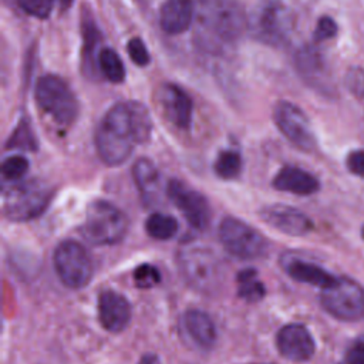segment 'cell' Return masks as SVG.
I'll return each mask as SVG.
<instances>
[{"label":"cell","mask_w":364,"mask_h":364,"mask_svg":"<svg viewBox=\"0 0 364 364\" xmlns=\"http://www.w3.org/2000/svg\"><path fill=\"white\" fill-rule=\"evenodd\" d=\"M347 168L351 173L364 178V151H354L347 156Z\"/></svg>","instance_id":"cell-33"},{"label":"cell","mask_w":364,"mask_h":364,"mask_svg":"<svg viewBox=\"0 0 364 364\" xmlns=\"http://www.w3.org/2000/svg\"><path fill=\"white\" fill-rule=\"evenodd\" d=\"M152 119L148 108L138 101L115 104L101 121L95 132L100 158L111 166L128 159L135 144L149 139Z\"/></svg>","instance_id":"cell-1"},{"label":"cell","mask_w":364,"mask_h":364,"mask_svg":"<svg viewBox=\"0 0 364 364\" xmlns=\"http://www.w3.org/2000/svg\"><path fill=\"white\" fill-rule=\"evenodd\" d=\"M98 317L107 331L119 333L129 324L131 304L122 294L105 290L98 296Z\"/></svg>","instance_id":"cell-16"},{"label":"cell","mask_w":364,"mask_h":364,"mask_svg":"<svg viewBox=\"0 0 364 364\" xmlns=\"http://www.w3.org/2000/svg\"><path fill=\"white\" fill-rule=\"evenodd\" d=\"M347 85L355 95L364 97V71L360 68L350 71Z\"/></svg>","instance_id":"cell-34"},{"label":"cell","mask_w":364,"mask_h":364,"mask_svg":"<svg viewBox=\"0 0 364 364\" xmlns=\"http://www.w3.org/2000/svg\"><path fill=\"white\" fill-rule=\"evenodd\" d=\"M279 353L290 361H307L313 357L316 344L310 331L303 324H287L276 336Z\"/></svg>","instance_id":"cell-14"},{"label":"cell","mask_w":364,"mask_h":364,"mask_svg":"<svg viewBox=\"0 0 364 364\" xmlns=\"http://www.w3.org/2000/svg\"><path fill=\"white\" fill-rule=\"evenodd\" d=\"M219 239L223 247L239 259L262 257L267 252L266 237L236 218H225L219 225Z\"/></svg>","instance_id":"cell-9"},{"label":"cell","mask_w":364,"mask_h":364,"mask_svg":"<svg viewBox=\"0 0 364 364\" xmlns=\"http://www.w3.org/2000/svg\"><path fill=\"white\" fill-rule=\"evenodd\" d=\"M282 266L293 280L307 283L311 286H318L321 289H326L327 286L333 284L337 280L336 276L330 274L321 266L296 256H284L282 259Z\"/></svg>","instance_id":"cell-17"},{"label":"cell","mask_w":364,"mask_h":364,"mask_svg":"<svg viewBox=\"0 0 364 364\" xmlns=\"http://www.w3.org/2000/svg\"><path fill=\"white\" fill-rule=\"evenodd\" d=\"M274 122L280 132L299 149L313 152L316 149V136L309 117L296 104L280 101L274 107Z\"/></svg>","instance_id":"cell-11"},{"label":"cell","mask_w":364,"mask_h":364,"mask_svg":"<svg viewBox=\"0 0 364 364\" xmlns=\"http://www.w3.org/2000/svg\"><path fill=\"white\" fill-rule=\"evenodd\" d=\"M98 65L104 77L111 82H122L125 78V67L118 53L109 47H105L98 54Z\"/></svg>","instance_id":"cell-25"},{"label":"cell","mask_w":364,"mask_h":364,"mask_svg":"<svg viewBox=\"0 0 364 364\" xmlns=\"http://www.w3.org/2000/svg\"><path fill=\"white\" fill-rule=\"evenodd\" d=\"M54 3H57L61 9H67V7H70L71 6V3H73V0H53Z\"/></svg>","instance_id":"cell-37"},{"label":"cell","mask_w":364,"mask_h":364,"mask_svg":"<svg viewBox=\"0 0 364 364\" xmlns=\"http://www.w3.org/2000/svg\"><path fill=\"white\" fill-rule=\"evenodd\" d=\"M188 336L202 348H210L216 341V327L212 318L200 310H188L182 317Z\"/></svg>","instance_id":"cell-21"},{"label":"cell","mask_w":364,"mask_h":364,"mask_svg":"<svg viewBox=\"0 0 364 364\" xmlns=\"http://www.w3.org/2000/svg\"><path fill=\"white\" fill-rule=\"evenodd\" d=\"M53 198V189L40 179L11 185L3 192V213L13 222H26L41 215Z\"/></svg>","instance_id":"cell-3"},{"label":"cell","mask_w":364,"mask_h":364,"mask_svg":"<svg viewBox=\"0 0 364 364\" xmlns=\"http://www.w3.org/2000/svg\"><path fill=\"white\" fill-rule=\"evenodd\" d=\"M361 235H363V239H364V226H363V229H361Z\"/></svg>","instance_id":"cell-38"},{"label":"cell","mask_w":364,"mask_h":364,"mask_svg":"<svg viewBox=\"0 0 364 364\" xmlns=\"http://www.w3.org/2000/svg\"><path fill=\"white\" fill-rule=\"evenodd\" d=\"M273 186L277 191L306 196L317 192L320 188V182L314 175L304 169H300L297 166H284L274 176Z\"/></svg>","instance_id":"cell-20"},{"label":"cell","mask_w":364,"mask_h":364,"mask_svg":"<svg viewBox=\"0 0 364 364\" xmlns=\"http://www.w3.org/2000/svg\"><path fill=\"white\" fill-rule=\"evenodd\" d=\"M158 104L164 117L176 128L188 129L192 124L193 104L191 97L175 84H165L158 91Z\"/></svg>","instance_id":"cell-13"},{"label":"cell","mask_w":364,"mask_h":364,"mask_svg":"<svg viewBox=\"0 0 364 364\" xmlns=\"http://www.w3.org/2000/svg\"><path fill=\"white\" fill-rule=\"evenodd\" d=\"M138 364H159V360L155 354H145Z\"/></svg>","instance_id":"cell-36"},{"label":"cell","mask_w":364,"mask_h":364,"mask_svg":"<svg viewBox=\"0 0 364 364\" xmlns=\"http://www.w3.org/2000/svg\"><path fill=\"white\" fill-rule=\"evenodd\" d=\"M320 301L323 309L338 320L364 318V289L350 279L337 277L333 284L321 289Z\"/></svg>","instance_id":"cell-7"},{"label":"cell","mask_w":364,"mask_h":364,"mask_svg":"<svg viewBox=\"0 0 364 364\" xmlns=\"http://www.w3.org/2000/svg\"><path fill=\"white\" fill-rule=\"evenodd\" d=\"M178 222L173 216L165 213H152L145 220L146 233L158 240H168L178 232Z\"/></svg>","instance_id":"cell-24"},{"label":"cell","mask_w":364,"mask_h":364,"mask_svg":"<svg viewBox=\"0 0 364 364\" xmlns=\"http://www.w3.org/2000/svg\"><path fill=\"white\" fill-rule=\"evenodd\" d=\"M9 148H23V149H34L36 138L30 125L26 121H21L18 127L14 129L13 136L9 139Z\"/></svg>","instance_id":"cell-29"},{"label":"cell","mask_w":364,"mask_h":364,"mask_svg":"<svg viewBox=\"0 0 364 364\" xmlns=\"http://www.w3.org/2000/svg\"><path fill=\"white\" fill-rule=\"evenodd\" d=\"M237 280V294L246 301L255 303L263 299L266 289L264 284L257 279V272L255 269L240 270L236 276Z\"/></svg>","instance_id":"cell-23"},{"label":"cell","mask_w":364,"mask_h":364,"mask_svg":"<svg viewBox=\"0 0 364 364\" xmlns=\"http://www.w3.org/2000/svg\"><path fill=\"white\" fill-rule=\"evenodd\" d=\"M193 17V0H165L159 11L162 30L172 36L186 31L191 27Z\"/></svg>","instance_id":"cell-18"},{"label":"cell","mask_w":364,"mask_h":364,"mask_svg":"<svg viewBox=\"0 0 364 364\" xmlns=\"http://www.w3.org/2000/svg\"><path fill=\"white\" fill-rule=\"evenodd\" d=\"M260 218L272 228L291 236L307 235L313 229L311 219L287 205H269L260 210Z\"/></svg>","instance_id":"cell-15"},{"label":"cell","mask_w":364,"mask_h":364,"mask_svg":"<svg viewBox=\"0 0 364 364\" xmlns=\"http://www.w3.org/2000/svg\"><path fill=\"white\" fill-rule=\"evenodd\" d=\"M242 159L235 151H223L215 161V172L223 179H232L240 173Z\"/></svg>","instance_id":"cell-26"},{"label":"cell","mask_w":364,"mask_h":364,"mask_svg":"<svg viewBox=\"0 0 364 364\" xmlns=\"http://www.w3.org/2000/svg\"><path fill=\"white\" fill-rule=\"evenodd\" d=\"M249 30L255 38L269 46H283L289 41L294 17L291 10L279 0H260L249 16Z\"/></svg>","instance_id":"cell-2"},{"label":"cell","mask_w":364,"mask_h":364,"mask_svg":"<svg viewBox=\"0 0 364 364\" xmlns=\"http://www.w3.org/2000/svg\"><path fill=\"white\" fill-rule=\"evenodd\" d=\"M202 30L219 41L235 40L243 28V17L229 0H205L199 9Z\"/></svg>","instance_id":"cell-10"},{"label":"cell","mask_w":364,"mask_h":364,"mask_svg":"<svg viewBox=\"0 0 364 364\" xmlns=\"http://www.w3.org/2000/svg\"><path fill=\"white\" fill-rule=\"evenodd\" d=\"M128 229L127 216L107 200H94L85 210L82 236L92 245H114L122 240Z\"/></svg>","instance_id":"cell-5"},{"label":"cell","mask_w":364,"mask_h":364,"mask_svg":"<svg viewBox=\"0 0 364 364\" xmlns=\"http://www.w3.org/2000/svg\"><path fill=\"white\" fill-rule=\"evenodd\" d=\"M178 267L189 286L202 293H215L223 280V269L213 252L191 246L181 249Z\"/></svg>","instance_id":"cell-4"},{"label":"cell","mask_w":364,"mask_h":364,"mask_svg":"<svg viewBox=\"0 0 364 364\" xmlns=\"http://www.w3.org/2000/svg\"><path fill=\"white\" fill-rule=\"evenodd\" d=\"M34 92L40 108L57 124L68 125L75 119L78 102L74 92L63 78L46 74L37 80Z\"/></svg>","instance_id":"cell-6"},{"label":"cell","mask_w":364,"mask_h":364,"mask_svg":"<svg viewBox=\"0 0 364 364\" xmlns=\"http://www.w3.org/2000/svg\"><path fill=\"white\" fill-rule=\"evenodd\" d=\"M296 67L303 80L317 88L328 87V71L323 55L311 46L301 47L296 54Z\"/></svg>","instance_id":"cell-19"},{"label":"cell","mask_w":364,"mask_h":364,"mask_svg":"<svg viewBox=\"0 0 364 364\" xmlns=\"http://www.w3.org/2000/svg\"><path fill=\"white\" fill-rule=\"evenodd\" d=\"M17 1L24 13L38 18L48 17L54 4L53 0H17Z\"/></svg>","instance_id":"cell-30"},{"label":"cell","mask_w":364,"mask_h":364,"mask_svg":"<svg viewBox=\"0 0 364 364\" xmlns=\"http://www.w3.org/2000/svg\"><path fill=\"white\" fill-rule=\"evenodd\" d=\"M347 364H364V341H357L346 353Z\"/></svg>","instance_id":"cell-35"},{"label":"cell","mask_w":364,"mask_h":364,"mask_svg":"<svg viewBox=\"0 0 364 364\" xmlns=\"http://www.w3.org/2000/svg\"><path fill=\"white\" fill-rule=\"evenodd\" d=\"M53 263L58 279L70 289L85 287L92 277L91 257L75 240L61 242L54 250Z\"/></svg>","instance_id":"cell-8"},{"label":"cell","mask_w":364,"mask_h":364,"mask_svg":"<svg viewBox=\"0 0 364 364\" xmlns=\"http://www.w3.org/2000/svg\"><path fill=\"white\" fill-rule=\"evenodd\" d=\"M134 282H135V286L141 289L155 287L161 282V273L155 266L149 263H144L134 270Z\"/></svg>","instance_id":"cell-27"},{"label":"cell","mask_w":364,"mask_h":364,"mask_svg":"<svg viewBox=\"0 0 364 364\" xmlns=\"http://www.w3.org/2000/svg\"><path fill=\"white\" fill-rule=\"evenodd\" d=\"M169 199L179 208L188 220V223L198 229L203 230L208 228L210 220V208L206 198L195 189H189L181 181H171L166 188Z\"/></svg>","instance_id":"cell-12"},{"label":"cell","mask_w":364,"mask_h":364,"mask_svg":"<svg viewBox=\"0 0 364 364\" xmlns=\"http://www.w3.org/2000/svg\"><path fill=\"white\" fill-rule=\"evenodd\" d=\"M28 171V161L21 155H13L3 161L1 173L6 179L14 181L24 176Z\"/></svg>","instance_id":"cell-28"},{"label":"cell","mask_w":364,"mask_h":364,"mask_svg":"<svg viewBox=\"0 0 364 364\" xmlns=\"http://www.w3.org/2000/svg\"><path fill=\"white\" fill-rule=\"evenodd\" d=\"M337 34V24L336 21L328 17V16H323L318 21L317 26L314 28L313 37L316 41H323V40H328L331 37H334Z\"/></svg>","instance_id":"cell-32"},{"label":"cell","mask_w":364,"mask_h":364,"mask_svg":"<svg viewBox=\"0 0 364 364\" xmlns=\"http://www.w3.org/2000/svg\"><path fill=\"white\" fill-rule=\"evenodd\" d=\"M132 175L141 196L146 202H152L159 191V172L154 162L146 158H139L134 164Z\"/></svg>","instance_id":"cell-22"},{"label":"cell","mask_w":364,"mask_h":364,"mask_svg":"<svg viewBox=\"0 0 364 364\" xmlns=\"http://www.w3.org/2000/svg\"><path fill=\"white\" fill-rule=\"evenodd\" d=\"M127 50H128V55L129 58L136 64V65H146L149 63V53L146 46L144 44V41L141 38H131L127 44Z\"/></svg>","instance_id":"cell-31"}]
</instances>
